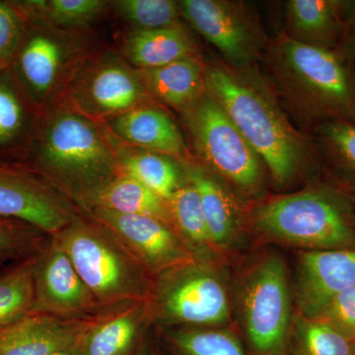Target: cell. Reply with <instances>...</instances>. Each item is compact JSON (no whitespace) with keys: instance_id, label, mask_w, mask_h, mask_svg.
Segmentation results:
<instances>
[{"instance_id":"obj_1","label":"cell","mask_w":355,"mask_h":355,"mask_svg":"<svg viewBox=\"0 0 355 355\" xmlns=\"http://www.w3.org/2000/svg\"><path fill=\"white\" fill-rule=\"evenodd\" d=\"M41 116L30 146L34 162L29 169L72 202L120 173L101 123L64 104Z\"/></svg>"},{"instance_id":"obj_2","label":"cell","mask_w":355,"mask_h":355,"mask_svg":"<svg viewBox=\"0 0 355 355\" xmlns=\"http://www.w3.org/2000/svg\"><path fill=\"white\" fill-rule=\"evenodd\" d=\"M207 91L223 108L273 180L286 184L304 163L306 149L268 89L243 72L205 69Z\"/></svg>"},{"instance_id":"obj_3","label":"cell","mask_w":355,"mask_h":355,"mask_svg":"<svg viewBox=\"0 0 355 355\" xmlns=\"http://www.w3.org/2000/svg\"><path fill=\"white\" fill-rule=\"evenodd\" d=\"M53 236L103 309L150 297L153 277L111 231L80 209Z\"/></svg>"},{"instance_id":"obj_4","label":"cell","mask_w":355,"mask_h":355,"mask_svg":"<svg viewBox=\"0 0 355 355\" xmlns=\"http://www.w3.org/2000/svg\"><path fill=\"white\" fill-rule=\"evenodd\" d=\"M153 324L218 328L229 317L227 292L205 261L191 260L154 277L148 299Z\"/></svg>"},{"instance_id":"obj_5","label":"cell","mask_w":355,"mask_h":355,"mask_svg":"<svg viewBox=\"0 0 355 355\" xmlns=\"http://www.w3.org/2000/svg\"><path fill=\"white\" fill-rule=\"evenodd\" d=\"M275 76L300 106L315 112L352 110V87L347 71L329 49L284 36L272 50Z\"/></svg>"},{"instance_id":"obj_6","label":"cell","mask_w":355,"mask_h":355,"mask_svg":"<svg viewBox=\"0 0 355 355\" xmlns=\"http://www.w3.org/2000/svg\"><path fill=\"white\" fill-rule=\"evenodd\" d=\"M257 225L275 239L311 250L352 249L354 229L342 207L318 191L275 198L261 207Z\"/></svg>"},{"instance_id":"obj_7","label":"cell","mask_w":355,"mask_h":355,"mask_svg":"<svg viewBox=\"0 0 355 355\" xmlns=\"http://www.w3.org/2000/svg\"><path fill=\"white\" fill-rule=\"evenodd\" d=\"M79 53L78 41L69 33L29 23L10 70L37 116L53 108V99L64 93L83 62Z\"/></svg>"},{"instance_id":"obj_8","label":"cell","mask_w":355,"mask_h":355,"mask_svg":"<svg viewBox=\"0 0 355 355\" xmlns=\"http://www.w3.org/2000/svg\"><path fill=\"white\" fill-rule=\"evenodd\" d=\"M151 99L137 69L108 51L79 64L65 88L64 104L101 123Z\"/></svg>"},{"instance_id":"obj_9","label":"cell","mask_w":355,"mask_h":355,"mask_svg":"<svg viewBox=\"0 0 355 355\" xmlns=\"http://www.w3.org/2000/svg\"><path fill=\"white\" fill-rule=\"evenodd\" d=\"M183 114L198 155L212 171L243 190L260 184L261 159L207 91Z\"/></svg>"},{"instance_id":"obj_10","label":"cell","mask_w":355,"mask_h":355,"mask_svg":"<svg viewBox=\"0 0 355 355\" xmlns=\"http://www.w3.org/2000/svg\"><path fill=\"white\" fill-rule=\"evenodd\" d=\"M242 309L253 355H289L291 296L280 257H266L254 268L243 289Z\"/></svg>"},{"instance_id":"obj_11","label":"cell","mask_w":355,"mask_h":355,"mask_svg":"<svg viewBox=\"0 0 355 355\" xmlns=\"http://www.w3.org/2000/svg\"><path fill=\"white\" fill-rule=\"evenodd\" d=\"M78 211L67 195L29 168L0 164V218L25 222L53 236Z\"/></svg>"},{"instance_id":"obj_12","label":"cell","mask_w":355,"mask_h":355,"mask_svg":"<svg viewBox=\"0 0 355 355\" xmlns=\"http://www.w3.org/2000/svg\"><path fill=\"white\" fill-rule=\"evenodd\" d=\"M34 287L35 313L89 320L103 310L55 236H49L35 256Z\"/></svg>"},{"instance_id":"obj_13","label":"cell","mask_w":355,"mask_h":355,"mask_svg":"<svg viewBox=\"0 0 355 355\" xmlns=\"http://www.w3.org/2000/svg\"><path fill=\"white\" fill-rule=\"evenodd\" d=\"M80 210L111 231L153 279L196 260L173 226L161 219L100 209Z\"/></svg>"},{"instance_id":"obj_14","label":"cell","mask_w":355,"mask_h":355,"mask_svg":"<svg viewBox=\"0 0 355 355\" xmlns=\"http://www.w3.org/2000/svg\"><path fill=\"white\" fill-rule=\"evenodd\" d=\"M178 6L184 19L230 64L246 67L258 57L263 44L260 29L239 2L182 0Z\"/></svg>"},{"instance_id":"obj_15","label":"cell","mask_w":355,"mask_h":355,"mask_svg":"<svg viewBox=\"0 0 355 355\" xmlns=\"http://www.w3.org/2000/svg\"><path fill=\"white\" fill-rule=\"evenodd\" d=\"M300 261L297 301L303 317L317 319L336 295L355 286V249L310 250Z\"/></svg>"},{"instance_id":"obj_16","label":"cell","mask_w":355,"mask_h":355,"mask_svg":"<svg viewBox=\"0 0 355 355\" xmlns=\"http://www.w3.org/2000/svg\"><path fill=\"white\" fill-rule=\"evenodd\" d=\"M153 324L148 300L105 308L86 324L83 355H133Z\"/></svg>"},{"instance_id":"obj_17","label":"cell","mask_w":355,"mask_h":355,"mask_svg":"<svg viewBox=\"0 0 355 355\" xmlns=\"http://www.w3.org/2000/svg\"><path fill=\"white\" fill-rule=\"evenodd\" d=\"M88 320H65L33 312L0 329V355H50L74 345Z\"/></svg>"},{"instance_id":"obj_18","label":"cell","mask_w":355,"mask_h":355,"mask_svg":"<svg viewBox=\"0 0 355 355\" xmlns=\"http://www.w3.org/2000/svg\"><path fill=\"white\" fill-rule=\"evenodd\" d=\"M101 123L114 137L128 146L173 157L182 158L186 154L183 137L176 123L164 110L151 103Z\"/></svg>"},{"instance_id":"obj_19","label":"cell","mask_w":355,"mask_h":355,"mask_svg":"<svg viewBox=\"0 0 355 355\" xmlns=\"http://www.w3.org/2000/svg\"><path fill=\"white\" fill-rule=\"evenodd\" d=\"M147 92L184 113L207 93L205 67L190 57L153 69H137Z\"/></svg>"},{"instance_id":"obj_20","label":"cell","mask_w":355,"mask_h":355,"mask_svg":"<svg viewBox=\"0 0 355 355\" xmlns=\"http://www.w3.org/2000/svg\"><path fill=\"white\" fill-rule=\"evenodd\" d=\"M74 203L79 209H100L118 214L153 216L172 225L165 200L121 172L95 190L77 198Z\"/></svg>"},{"instance_id":"obj_21","label":"cell","mask_w":355,"mask_h":355,"mask_svg":"<svg viewBox=\"0 0 355 355\" xmlns=\"http://www.w3.org/2000/svg\"><path fill=\"white\" fill-rule=\"evenodd\" d=\"M101 125L121 173L144 184L165 202L183 184L179 168L172 159L164 154L123 144L104 123Z\"/></svg>"},{"instance_id":"obj_22","label":"cell","mask_w":355,"mask_h":355,"mask_svg":"<svg viewBox=\"0 0 355 355\" xmlns=\"http://www.w3.org/2000/svg\"><path fill=\"white\" fill-rule=\"evenodd\" d=\"M123 57L135 69H153L190 57L196 46L181 24L157 30H132L123 39Z\"/></svg>"},{"instance_id":"obj_23","label":"cell","mask_w":355,"mask_h":355,"mask_svg":"<svg viewBox=\"0 0 355 355\" xmlns=\"http://www.w3.org/2000/svg\"><path fill=\"white\" fill-rule=\"evenodd\" d=\"M187 179L198 193L212 246L226 247L235 237L238 214L225 189L202 168L189 167Z\"/></svg>"},{"instance_id":"obj_24","label":"cell","mask_w":355,"mask_h":355,"mask_svg":"<svg viewBox=\"0 0 355 355\" xmlns=\"http://www.w3.org/2000/svg\"><path fill=\"white\" fill-rule=\"evenodd\" d=\"M343 2L334 0H291L286 4L291 39L327 48L340 30Z\"/></svg>"},{"instance_id":"obj_25","label":"cell","mask_w":355,"mask_h":355,"mask_svg":"<svg viewBox=\"0 0 355 355\" xmlns=\"http://www.w3.org/2000/svg\"><path fill=\"white\" fill-rule=\"evenodd\" d=\"M31 105L16 83L10 69L0 71V153L31 146L35 130Z\"/></svg>"},{"instance_id":"obj_26","label":"cell","mask_w":355,"mask_h":355,"mask_svg":"<svg viewBox=\"0 0 355 355\" xmlns=\"http://www.w3.org/2000/svg\"><path fill=\"white\" fill-rule=\"evenodd\" d=\"M28 22L67 30L94 22L111 6L104 0H27L12 1Z\"/></svg>"},{"instance_id":"obj_27","label":"cell","mask_w":355,"mask_h":355,"mask_svg":"<svg viewBox=\"0 0 355 355\" xmlns=\"http://www.w3.org/2000/svg\"><path fill=\"white\" fill-rule=\"evenodd\" d=\"M166 203L177 234L196 260L205 261V256L214 246L195 187L187 181Z\"/></svg>"},{"instance_id":"obj_28","label":"cell","mask_w":355,"mask_h":355,"mask_svg":"<svg viewBox=\"0 0 355 355\" xmlns=\"http://www.w3.org/2000/svg\"><path fill=\"white\" fill-rule=\"evenodd\" d=\"M36 253L0 273V329L34 312Z\"/></svg>"},{"instance_id":"obj_29","label":"cell","mask_w":355,"mask_h":355,"mask_svg":"<svg viewBox=\"0 0 355 355\" xmlns=\"http://www.w3.org/2000/svg\"><path fill=\"white\" fill-rule=\"evenodd\" d=\"M174 355H248L240 340L219 328H162Z\"/></svg>"},{"instance_id":"obj_30","label":"cell","mask_w":355,"mask_h":355,"mask_svg":"<svg viewBox=\"0 0 355 355\" xmlns=\"http://www.w3.org/2000/svg\"><path fill=\"white\" fill-rule=\"evenodd\" d=\"M291 355H355V342L321 320L296 321Z\"/></svg>"},{"instance_id":"obj_31","label":"cell","mask_w":355,"mask_h":355,"mask_svg":"<svg viewBox=\"0 0 355 355\" xmlns=\"http://www.w3.org/2000/svg\"><path fill=\"white\" fill-rule=\"evenodd\" d=\"M119 17L133 30L163 29L180 25L178 1L172 0H119L112 2Z\"/></svg>"},{"instance_id":"obj_32","label":"cell","mask_w":355,"mask_h":355,"mask_svg":"<svg viewBox=\"0 0 355 355\" xmlns=\"http://www.w3.org/2000/svg\"><path fill=\"white\" fill-rule=\"evenodd\" d=\"M48 237L25 222L0 218V261H20L32 256Z\"/></svg>"},{"instance_id":"obj_33","label":"cell","mask_w":355,"mask_h":355,"mask_svg":"<svg viewBox=\"0 0 355 355\" xmlns=\"http://www.w3.org/2000/svg\"><path fill=\"white\" fill-rule=\"evenodd\" d=\"M28 26L27 19L12 1L0 0V71L10 69Z\"/></svg>"},{"instance_id":"obj_34","label":"cell","mask_w":355,"mask_h":355,"mask_svg":"<svg viewBox=\"0 0 355 355\" xmlns=\"http://www.w3.org/2000/svg\"><path fill=\"white\" fill-rule=\"evenodd\" d=\"M317 319L355 342V286L336 295Z\"/></svg>"},{"instance_id":"obj_35","label":"cell","mask_w":355,"mask_h":355,"mask_svg":"<svg viewBox=\"0 0 355 355\" xmlns=\"http://www.w3.org/2000/svg\"><path fill=\"white\" fill-rule=\"evenodd\" d=\"M326 137L343 162L355 172V127L347 123H331L326 128Z\"/></svg>"},{"instance_id":"obj_36","label":"cell","mask_w":355,"mask_h":355,"mask_svg":"<svg viewBox=\"0 0 355 355\" xmlns=\"http://www.w3.org/2000/svg\"><path fill=\"white\" fill-rule=\"evenodd\" d=\"M83 335V334H81ZM50 355H83V349H81L80 338L74 345H70L67 349L58 350Z\"/></svg>"},{"instance_id":"obj_37","label":"cell","mask_w":355,"mask_h":355,"mask_svg":"<svg viewBox=\"0 0 355 355\" xmlns=\"http://www.w3.org/2000/svg\"><path fill=\"white\" fill-rule=\"evenodd\" d=\"M349 46L355 51V10L352 15V21L349 29Z\"/></svg>"},{"instance_id":"obj_38","label":"cell","mask_w":355,"mask_h":355,"mask_svg":"<svg viewBox=\"0 0 355 355\" xmlns=\"http://www.w3.org/2000/svg\"><path fill=\"white\" fill-rule=\"evenodd\" d=\"M142 345H144V343H142ZM142 345H140L139 349H137V352L133 355H149L148 352L142 347Z\"/></svg>"},{"instance_id":"obj_39","label":"cell","mask_w":355,"mask_h":355,"mask_svg":"<svg viewBox=\"0 0 355 355\" xmlns=\"http://www.w3.org/2000/svg\"><path fill=\"white\" fill-rule=\"evenodd\" d=\"M352 110H354L355 113V83L354 87L352 88Z\"/></svg>"}]
</instances>
